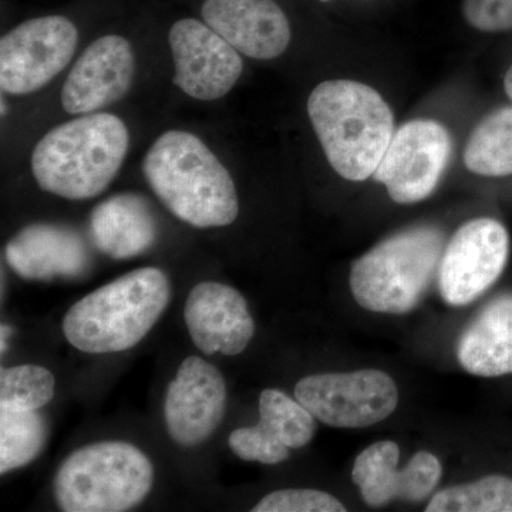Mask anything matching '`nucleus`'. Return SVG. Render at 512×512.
<instances>
[{"mask_svg": "<svg viewBox=\"0 0 512 512\" xmlns=\"http://www.w3.org/2000/svg\"><path fill=\"white\" fill-rule=\"evenodd\" d=\"M508 254L510 237L501 222L478 218L458 228L439 266L444 302L463 306L476 301L503 274Z\"/></svg>", "mask_w": 512, "mask_h": 512, "instance_id": "obj_10", "label": "nucleus"}, {"mask_svg": "<svg viewBox=\"0 0 512 512\" xmlns=\"http://www.w3.org/2000/svg\"><path fill=\"white\" fill-rule=\"evenodd\" d=\"M461 12L468 25L481 32L512 30V0H463Z\"/></svg>", "mask_w": 512, "mask_h": 512, "instance_id": "obj_27", "label": "nucleus"}, {"mask_svg": "<svg viewBox=\"0 0 512 512\" xmlns=\"http://www.w3.org/2000/svg\"><path fill=\"white\" fill-rule=\"evenodd\" d=\"M174 84L192 99L212 101L231 92L244 70L241 56L207 23L181 19L168 35Z\"/></svg>", "mask_w": 512, "mask_h": 512, "instance_id": "obj_11", "label": "nucleus"}, {"mask_svg": "<svg viewBox=\"0 0 512 512\" xmlns=\"http://www.w3.org/2000/svg\"><path fill=\"white\" fill-rule=\"evenodd\" d=\"M451 150L450 134L437 121H410L394 133L373 177L386 185L394 202L423 201L436 190Z\"/></svg>", "mask_w": 512, "mask_h": 512, "instance_id": "obj_9", "label": "nucleus"}, {"mask_svg": "<svg viewBox=\"0 0 512 512\" xmlns=\"http://www.w3.org/2000/svg\"><path fill=\"white\" fill-rule=\"evenodd\" d=\"M225 404L227 387L220 370L201 357H187L165 394L168 434L181 447L204 443L220 427Z\"/></svg>", "mask_w": 512, "mask_h": 512, "instance_id": "obj_12", "label": "nucleus"}, {"mask_svg": "<svg viewBox=\"0 0 512 512\" xmlns=\"http://www.w3.org/2000/svg\"><path fill=\"white\" fill-rule=\"evenodd\" d=\"M443 252L444 234L436 227L407 229L380 242L350 272L356 302L370 312L413 311L439 272Z\"/></svg>", "mask_w": 512, "mask_h": 512, "instance_id": "obj_5", "label": "nucleus"}, {"mask_svg": "<svg viewBox=\"0 0 512 512\" xmlns=\"http://www.w3.org/2000/svg\"><path fill=\"white\" fill-rule=\"evenodd\" d=\"M427 512H512V480L487 476L446 488L431 498Z\"/></svg>", "mask_w": 512, "mask_h": 512, "instance_id": "obj_22", "label": "nucleus"}, {"mask_svg": "<svg viewBox=\"0 0 512 512\" xmlns=\"http://www.w3.org/2000/svg\"><path fill=\"white\" fill-rule=\"evenodd\" d=\"M128 144L120 117L86 114L52 128L36 144L32 173L40 190L66 200H92L116 178Z\"/></svg>", "mask_w": 512, "mask_h": 512, "instance_id": "obj_2", "label": "nucleus"}, {"mask_svg": "<svg viewBox=\"0 0 512 512\" xmlns=\"http://www.w3.org/2000/svg\"><path fill=\"white\" fill-rule=\"evenodd\" d=\"M464 161L471 173L484 177L512 174V107L494 111L474 128Z\"/></svg>", "mask_w": 512, "mask_h": 512, "instance_id": "obj_20", "label": "nucleus"}, {"mask_svg": "<svg viewBox=\"0 0 512 512\" xmlns=\"http://www.w3.org/2000/svg\"><path fill=\"white\" fill-rule=\"evenodd\" d=\"M170 298L161 269H136L74 303L63 319L64 336L80 352H124L146 338Z\"/></svg>", "mask_w": 512, "mask_h": 512, "instance_id": "obj_4", "label": "nucleus"}, {"mask_svg": "<svg viewBox=\"0 0 512 512\" xmlns=\"http://www.w3.org/2000/svg\"><path fill=\"white\" fill-rule=\"evenodd\" d=\"M309 119L333 170L350 181L375 174L394 136L393 113L372 87L350 80L320 83Z\"/></svg>", "mask_w": 512, "mask_h": 512, "instance_id": "obj_3", "label": "nucleus"}, {"mask_svg": "<svg viewBox=\"0 0 512 512\" xmlns=\"http://www.w3.org/2000/svg\"><path fill=\"white\" fill-rule=\"evenodd\" d=\"M49 426L37 410L0 407V473L28 466L45 447Z\"/></svg>", "mask_w": 512, "mask_h": 512, "instance_id": "obj_21", "label": "nucleus"}, {"mask_svg": "<svg viewBox=\"0 0 512 512\" xmlns=\"http://www.w3.org/2000/svg\"><path fill=\"white\" fill-rule=\"evenodd\" d=\"M228 444L232 453L241 460L261 464L282 463L289 457L291 450L259 423L254 427H242L232 431Z\"/></svg>", "mask_w": 512, "mask_h": 512, "instance_id": "obj_25", "label": "nucleus"}, {"mask_svg": "<svg viewBox=\"0 0 512 512\" xmlns=\"http://www.w3.org/2000/svg\"><path fill=\"white\" fill-rule=\"evenodd\" d=\"M254 512H345V505L333 495L306 488H289L265 495Z\"/></svg>", "mask_w": 512, "mask_h": 512, "instance_id": "obj_26", "label": "nucleus"}, {"mask_svg": "<svg viewBox=\"0 0 512 512\" xmlns=\"http://www.w3.org/2000/svg\"><path fill=\"white\" fill-rule=\"evenodd\" d=\"M136 73V57L128 40L109 35L94 40L74 63L62 90L69 114H92L126 96Z\"/></svg>", "mask_w": 512, "mask_h": 512, "instance_id": "obj_13", "label": "nucleus"}, {"mask_svg": "<svg viewBox=\"0 0 512 512\" xmlns=\"http://www.w3.org/2000/svg\"><path fill=\"white\" fill-rule=\"evenodd\" d=\"M10 333H12V329L9 326L2 325V353H5L6 349V340L10 338Z\"/></svg>", "mask_w": 512, "mask_h": 512, "instance_id": "obj_29", "label": "nucleus"}, {"mask_svg": "<svg viewBox=\"0 0 512 512\" xmlns=\"http://www.w3.org/2000/svg\"><path fill=\"white\" fill-rule=\"evenodd\" d=\"M55 396V376L45 367L22 365L0 372V407L39 410Z\"/></svg>", "mask_w": 512, "mask_h": 512, "instance_id": "obj_24", "label": "nucleus"}, {"mask_svg": "<svg viewBox=\"0 0 512 512\" xmlns=\"http://www.w3.org/2000/svg\"><path fill=\"white\" fill-rule=\"evenodd\" d=\"M143 173L158 200L178 220L195 228L227 227L237 220L234 180L194 134L165 131L147 151Z\"/></svg>", "mask_w": 512, "mask_h": 512, "instance_id": "obj_1", "label": "nucleus"}, {"mask_svg": "<svg viewBox=\"0 0 512 512\" xmlns=\"http://www.w3.org/2000/svg\"><path fill=\"white\" fill-rule=\"evenodd\" d=\"M156 215L146 198L119 194L100 202L90 215V237L101 254L134 258L156 244Z\"/></svg>", "mask_w": 512, "mask_h": 512, "instance_id": "obj_18", "label": "nucleus"}, {"mask_svg": "<svg viewBox=\"0 0 512 512\" xmlns=\"http://www.w3.org/2000/svg\"><path fill=\"white\" fill-rule=\"evenodd\" d=\"M6 104L5 100L2 99V116H5Z\"/></svg>", "mask_w": 512, "mask_h": 512, "instance_id": "obj_30", "label": "nucleus"}, {"mask_svg": "<svg viewBox=\"0 0 512 512\" xmlns=\"http://www.w3.org/2000/svg\"><path fill=\"white\" fill-rule=\"evenodd\" d=\"M153 484V464L140 448L101 441L60 464L53 493L64 512H123L143 503Z\"/></svg>", "mask_w": 512, "mask_h": 512, "instance_id": "obj_6", "label": "nucleus"}, {"mask_svg": "<svg viewBox=\"0 0 512 512\" xmlns=\"http://www.w3.org/2000/svg\"><path fill=\"white\" fill-rule=\"evenodd\" d=\"M295 397L315 419L338 429H363L396 410L399 392L382 370L323 373L296 384Z\"/></svg>", "mask_w": 512, "mask_h": 512, "instance_id": "obj_7", "label": "nucleus"}, {"mask_svg": "<svg viewBox=\"0 0 512 512\" xmlns=\"http://www.w3.org/2000/svg\"><path fill=\"white\" fill-rule=\"evenodd\" d=\"M457 357L471 375L512 373V293L488 303L458 340Z\"/></svg>", "mask_w": 512, "mask_h": 512, "instance_id": "obj_19", "label": "nucleus"}, {"mask_svg": "<svg viewBox=\"0 0 512 512\" xmlns=\"http://www.w3.org/2000/svg\"><path fill=\"white\" fill-rule=\"evenodd\" d=\"M10 268L28 281L79 278L92 265V254L76 229L57 224L23 228L6 247Z\"/></svg>", "mask_w": 512, "mask_h": 512, "instance_id": "obj_17", "label": "nucleus"}, {"mask_svg": "<svg viewBox=\"0 0 512 512\" xmlns=\"http://www.w3.org/2000/svg\"><path fill=\"white\" fill-rule=\"evenodd\" d=\"M319 2L328 3V2H332V0H319ZM365 2H367V0H365Z\"/></svg>", "mask_w": 512, "mask_h": 512, "instance_id": "obj_31", "label": "nucleus"}, {"mask_svg": "<svg viewBox=\"0 0 512 512\" xmlns=\"http://www.w3.org/2000/svg\"><path fill=\"white\" fill-rule=\"evenodd\" d=\"M184 319L192 342L207 356H237L254 338L255 323L244 296L220 282H201L191 289Z\"/></svg>", "mask_w": 512, "mask_h": 512, "instance_id": "obj_15", "label": "nucleus"}, {"mask_svg": "<svg viewBox=\"0 0 512 512\" xmlns=\"http://www.w3.org/2000/svg\"><path fill=\"white\" fill-rule=\"evenodd\" d=\"M204 22L252 59L281 56L291 43V23L275 0H204Z\"/></svg>", "mask_w": 512, "mask_h": 512, "instance_id": "obj_16", "label": "nucleus"}, {"mask_svg": "<svg viewBox=\"0 0 512 512\" xmlns=\"http://www.w3.org/2000/svg\"><path fill=\"white\" fill-rule=\"evenodd\" d=\"M261 424L289 448H302L315 436V416L281 390H264L259 397Z\"/></svg>", "mask_w": 512, "mask_h": 512, "instance_id": "obj_23", "label": "nucleus"}, {"mask_svg": "<svg viewBox=\"0 0 512 512\" xmlns=\"http://www.w3.org/2000/svg\"><path fill=\"white\" fill-rule=\"evenodd\" d=\"M79 43L72 20L53 15L30 19L0 40V87L9 94H30L66 69Z\"/></svg>", "mask_w": 512, "mask_h": 512, "instance_id": "obj_8", "label": "nucleus"}, {"mask_svg": "<svg viewBox=\"0 0 512 512\" xmlns=\"http://www.w3.org/2000/svg\"><path fill=\"white\" fill-rule=\"evenodd\" d=\"M504 87L505 93H507L508 97L512 100V64L507 74H505Z\"/></svg>", "mask_w": 512, "mask_h": 512, "instance_id": "obj_28", "label": "nucleus"}, {"mask_svg": "<svg viewBox=\"0 0 512 512\" xmlns=\"http://www.w3.org/2000/svg\"><path fill=\"white\" fill-rule=\"evenodd\" d=\"M399 460L400 448L390 440L372 444L357 456L352 480L370 507H382L397 498L419 503L439 485L441 464L434 454L419 451L402 471L397 470Z\"/></svg>", "mask_w": 512, "mask_h": 512, "instance_id": "obj_14", "label": "nucleus"}]
</instances>
